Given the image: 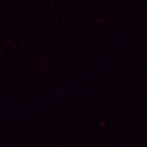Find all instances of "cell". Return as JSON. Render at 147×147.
Here are the masks:
<instances>
[]
</instances>
